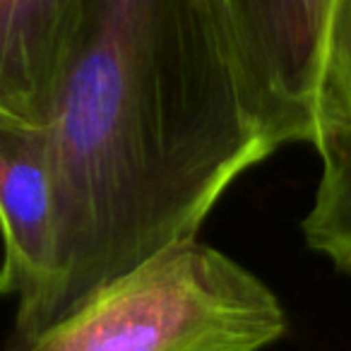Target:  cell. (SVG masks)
<instances>
[{
	"label": "cell",
	"mask_w": 351,
	"mask_h": 351,
	"mask_svg": "<svg viewBox=\"0 0 351 351\" xmlns=\"http://www.w3.org/2000/svg\"><path fill=\"white\" fill-rule=\"evenodd\" d=\"M58 267L12 325L25 344L176 239L272 154L241 104L200 0H89L46 125Z\"/></svg>",
	"instance_id": "obj_1"
},
{
	"label": "cell",
	"mask_w": 351,
	"mask_h": 351,
	"mask_svg": "<svg viewBox=\"0 0 351 351\" xmlns=\"http://www.w3.org/2000/svg\"><path fill=\"white\" fill-rule=\"evenodd\" d=\"M284 332L287 311L277 293L234 258L188 236L3 351H263Z\"/></svg>",
	"instance_id": "obj_2"
},
{
	"label": "cell",
	"mask_w": 351,
	"mask_h": 351,
	"mask_svg": "<svg viewBox=\"0 0 351 351\" xmlns=\"http://www.w3.org/2000/svg\"><path fill=\"white\" fill-rule=\"evenodd\" d=\"M241 104L274 152L344 135L337 97L341 0H200Z\"/></svg>",
	"instance_id": "obj_3"
},
{
	"label": "cell",
	"mask_w": 351,
	"mask_h": 351,
	"mask_svg": "<svg viewBox=\"0 0 351 351\" xmlns=\"http://www.w3.org/2000/svg\"><path fill=\"white\" fill-rule=\"evenodd\" d=\"M0 296H15V325L46 298L58 267V195L46 125L0 116Z\"/></svg>",
	"instance_id": "obj_4"
},
{
	"label": "cell",
	"mask_w": 351,
	"mask_h": 351,
	"mask_svg": "<svg viewBox=\"0 0 351 351\" xmlns=\"http://www.w3.org/2000/svg\"><path fill=\"white\" fill-rule=\"evenodd\" d=\"M89 0H0V116L49 125Z\"/></svg>",
	"instance_id": "obj_5"
},
{
	"label": "cell",
	"mask_w": 351,
	"mask_h": 351,
	"mask_svg": "<svg viewBox=\"0 0 351 351\" xmlns=\"http://www.w3.org/2000/svg\"><path fill=\"white\" fill-rule=\"evenodd\" d=\"M315 152L322 171L301 221L303 239L339 272L351 274V132L330 137Z\"/></svg>",
	"instance_id": "obj_6"
},
{
	"label": "cell",
	"mask_w": 351,
	"mask_h": 351,
	"mask_svg": "<svg viewBox=\"0 0 351 351\" xmlns=\"http://www.w3.org/2000/svg\"><path fill=\"white\" fill-rule=\"evenodd\" d=\"M337 97L346 132H351V0H341L337 34Z\"/></svg>",
	"instance_id": "obj_7"
}]
</instances>
